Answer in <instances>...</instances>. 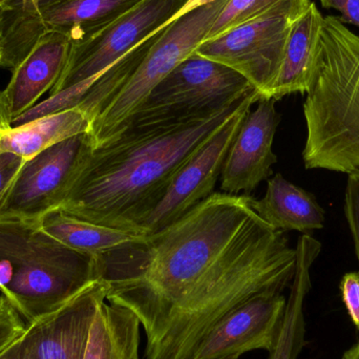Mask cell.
Masks as SVG:
<instances>
[{
	"label": "cell",
	"mask_w": 359,
	"mask_h": 359,
	"mask_svg": "<svg viewBox=\"0 0 359 359\" xmlns=\"http://www.w3.org/2000/svg\"><path fill=\"white\" fill-rule=\"evenodd\" d=\"M107 302L132 311L143 359H189L205 335L253 297L290 286L297 250L251 198L213 192L159 232L99 255Z\"/></svg>",
	"instance_id": "6da1fadb"
},
{
	"label": "cell",
	"mask_w": 359,
	"mask_h": 359,
	"mask_svg": "<svg viewBox=\"0 0 359 359\" xmlns=\"http://www.w3.org/2000/svg\"><path fill=\"white\" fill-rule=\"evenodd\" d=\"M255 92L205 115L128 122L97 147L90 145L86 133L59 210L80 221L141 234L140 226L182 166Z\"/></svg>",
	"instance_id": "7a4b0ae2"
},
{
	"label": "cell",
	"mask_w": 359,
	"mask_h": 359,
	"mask_svg": "<svg viewBox=\"0 0 359 359\" xmlns=\"http://www.w3.org/2000/svg\"><path fill=\"white\" fill-rule=\"evenodd\" d=\"M304 117L307 170H359V36L339 17H324Z\"/></svg>",
	"instance_id": "3957f363"
},
{
	"label": "cell",
	"mask_w": 359,
	"mask_h": 359,
	"mask_svg": "<svg viewBox=\"0 0 359 359\" xmlns=\"http://www.w3.org/2000/svg\"><path fill=\"white\" fill-rule=\"evenodd\" d=\"M99 278L98 257L61 244L38 222L0 219V293L27 325Z\"/></svg>",
	"instance_id": "277c9868"
},
{
	"label": "cell",
	"mask_w": 359,
	"mask_h": 359,
	"mask_svg": "<svg viewBox=\"0 0 359 359\" xmlns=\"http://www.w3.org/2000/svg\"><path fill=\"white\" fill-rule=\"evenodd\" d=\"M228 0H215L177 17L163 27L126 83L90 123L88 140L97 147L113 136L134 115L151 90L205 41Z\"/></svg>",
	"instance_id": "5b68a950"
},
{
	"label": "cell",
	"mask_w": 359,
	"mask_h": 359,
	"mask_svg": "<svg viewBox=\"0 0 359 359\" xmlns=\"http://www.w3.org/2000/svg\"><path fill=\"white\" fill-rule=\"evenodd\" d=\"M252 90L238 72L194 52L151 90L126 123L205 115L233 104Z\"/></svg>",
	"instance_id": "8992f818"
},
{
	"label": "cell",
	"mask_w": 359,
	"mask_h": 359,
	"mask_svg": "<svg viewBox=\"0 0 359 359\" xmlns=\"http://www.w3.org/2000/svg\"><path fill=\"white\" fill-rule=\"evenodd\" d=\"M310 0H288L259 18L198 46L196 54L238 72L261 99L276 81L293 23Z\"/></svg>",
	"instance_id": "52a82bcc"
},
{
	"label": "cell",
	"mask_w": 359,
	"mask_h": 359,
	"mask_svg": "<svg viewBox=\"0 0 359 359\" xmlns=\"http://www.w3.org/2000/svg\"><path fill=\"white\" fill-rule=\"evenodd\" d=\"M187 2L188 0H142L113 22L72 43L67 65L50 96L109 69L176 19Z\"/></svg>",
	"instance_id": "ba28073f"
},
{
	"label": "cell",
	"mask_w": 359,
	"mask_h": 359,
	"mask_svg": "<svg viewBox=\"0 0 359 359\" xmlns=\"http://www.w3.org/2000/svg\"><path fill=\"white\" fill-rule=\"evenodd\" d=\"M259 100V93H253L182 166L163 198L140 226L141 234L151 236L172 225L213 194L230 145L251 107Z\"/></svg>",
	"instance_id": "9c48e42d"
},
{
	"label": "cell",
	"mask_w": 359,
	"mask_h": 359,
	"mask_svg": "<svg viewBox=\"0 0 359 359\" xmlns=\"http://www.w3.org/2000/svg\"><path fill=\"white\" fill-rule=\"evenodd\" d=\"M86 141V133L25 160L0 205V219L38 222L59 208Z\"/></svg>",
	"instance_id": "30bf717a"
},
{
	"label": "cell",
	"mask_w": 359,
	"mask_h": 359,
	"mask_svg": "<svg viewBox=\"0 0 359 359\" xmlns=\"http://www.w3.org/2000/svg\"><path fill=\"white\" fill-rule=\"evenodd\" d=\"M286 307L283 293L253 297L222 318L189 359L240 358L255 350L271 353L278 346Z\"/></svg>",
	"instance_id": "8fae6325"
},
{
	"label": "cell",
	"mask_w": 359,
	"mask_h": 359,
	"mask_svg": "<svg viewBox=\"0 0 359 359\" xmlns=\"http://www.w3.org/2000/svg\"><path fill=\"white\" fill-rule=\"evenodd\" d=\"M249 111L224 162L221 189L225 194H251L269 179L278 161L273 141L280 121L273 99H261Z\"/></svg>",
	"instance_id": "7c38bea8"
},
{
	"label": "cell",
	"mask_w": 359,
	"mask_h": 359,
	"mask_svg": "<svg viewBox=\"0 0 359 359\" xmlns=\"http://www.w3.org/2000/svg\"><path fill=\"white\" fill-rule=\"evenodd\" d=\"M107 291V282L99 278L58 309L27 325L35 358L84 359L93 322Z\"/></svg>",
	"instance_id": "4fadbf2b"
},
{
	"label": "cell",
	"mask_w": 359,
	"mask_h": 359,
	"mask_svg": "<svg viewBox=\"0 0 359 359\" xmlns=\"http://www.w3.org/2000/svg\"><path fill=\"white\" fill-rule=\"evenodd\" d=\"M71 48L69 36L58 32H46L36 38L1 90L11 122L52 90L67 65Z\"/></svg>",
	"instance_id": "5bb4252c"
},
{
	"label": "cell",
	"mask_w": 359,
	"mask_h": 359,
	"mask_svg": "<svg viewBox=\"0 0 359 359\" xmlns=\"http://www.w3.org/2000/svg\"><path fill=\"white\" fill-rule=\"evenodd\" d=\"M323 22L324 17L310 1L291 27L280 71L265 99L278 101L294 93L307 94L316 72Z\"/></svg>",
	"instance_id": "9a60e30c"
},
{
	"label": "cell",
	"mask_w": 359,
	"mask_h": 359,
	"mask_svg": "<svg viewBox=\"0 0 359 359\" xmlns=\"http://www.w3.org/2000/svg\"><path fill=\"white\" fill-rule=\"evenodd\" d=\"M255 212L274 229L303 233L322 229L325 210L314 194L294 185L280 174L268 180L267 190L261 200L251 198Z\"/></svg>",
	"instance_id": "2e32d148"
},
{
	"label": "cell",
	"mask_w": 359,
	"mask_h": 359,
	"mask_svg": "<svg viewBox=\"0 0 359 359\" xmlns=\"http://www.w3.org/2000/svg\"><path fill=\"white\" fill-rule=\"evenodd\" d=\"M90 117L79 107H74L2 130L0 151L29 160L61 141L90 132Z\"/></svg>",
	"instance_id": "e0dca14e"
},
{
	"label": "cell",
	"mask_w": 359,
	"mask_h": 359,
	"mask_svg": "<svg viewBox=\"0 0 359 359\" xmlns=\"http://www.w3.org/2000/svg\"><path fill=\"white\" fill-rule=\"evenodd\" d=\"M140 329L132 311L105 301L93 322L84 359H140Z\"/></svg>",
	"instance_id": "ac0fdd59"
},
{
	"label": "cell",
	"mask_w": 359,
	"mask_h": 359,
	"mask_svg": "<svg viewBox=\"0 0 359 359\" xmlns=\"http://www.w3.org/2000/svg\"><path fill=\"white\" fill-rule=\"evenodd\" d=\"M38 224L43 231L61 244L94 257L115 250L142 236L136 232L76 219L61 212L58 208L46 213Z\"/></svg>",
	"instance_id": "d6986e66"
},
{
	"label": "cell",
	"mask_w": 359,
	"mask_h": 359,
	"mask_svg": "<svg viewBox=\"0 0 359 359\" xmlns=\"http://www.w3.org/2000/svg\"><path fill=\"white\" fill-rule=\"evenodd\" d=\"M320 255L318 247L302 243L297 247V265L287 299L286 313L276 349L269 359H297L305 346L306 325L304 305L311 288L310 270Z\"/></svg>",
	"instance_id": "ffe728a7"
},
{
	"label": "cell",
	"mask_w": 359,
	"mask_h": 359,
	"mask_svg": "<svg viewBox=\"0 0 359 359\" xmlns=\"http://www.w3.org/2000/svg\"><path fill=\"white\" fill-rule=\"evenodd\" d=\"M285 1L288 0H228L205 41L215 39L243 23L259 18Z\"/></svg>",
	"instance_id": "44dd1931"
},
{
	"label": "cell",
	"mask_w": 359,
	"mask_h": 359,
	"mask_svg": "<svg viewBox=\"0 0 359 359\" xmlns=\"http://www.w3.org/2000/svg\"><path fill=\"white\" fill-rule=\"evenodd\" d=\"M27 324L10 302L0 294V353L27 330Z\"/></svg>",
	"instance_id": "7402d4cb"
},
{
	"label": "cell",
	"mask_w": 359,
	"mask_h": 359,
	"mask_svg": "<svg viewBox=\"0 0 359 359\" xmlns=\"http://www.w3.org/2000/svg\"><path fill=\"white\" fill-rule=\"evenodd\" d=\"M344 209L359 263V170L348 174Z\"/></svg>",
	"instance_id": "603a6c76"
},
{
	"label": "cell",
	"mask_w": 359,
	"mask_h": 359,
	"mask_svg": "<svg viewBox=\"0 0 359 359\" xmlns=\"http://www.w3.org/2000/svg\"><path fill=\"white\" fill-rule=\"evenodd\" d=\"M341 292L348 314L359 331V272H350L344 276Z\"/></svg>",
	"instance_id": "cb8c5ba5"
},
{
	"label": "cell",
	"mask_w": 359,
	"mask_h": 359,
	"mask_svg": "<svg viewBox=\"0 0 359 359\" xmlns=\"http://www.w3.org/2000/svg\"><path fill=\"white\" fill-rule=\"evenodd\" d=\"M25 161L20 156L0 151V205Z\"/></svg>",
	"instance_id": "d4e9b609"
},
{
	"label": "cell",
	"mask_w": 359,
	"mask_h": 359,
	"mask_svg": "<svg viewBox=\"0 0 359 359\" xmlns=\"http://www.w3.org/2000/svg\"><path fill=\"white\" fill-rule=\"evenodd\" d=\"M323 8H334L341 14L339 20L359 27V0H320Z\"/></svg>",
	"instance_id": "484cf974"
},
{
	"label": "cell",
	"mask_w": 359,
	"mask_h": 359,
	"mask_svg": "<svg viewBox=\"0 0 359 359\" xmlns=\"http://www.w3.org/2000/svg\"><path fill=\"white\" fill-rule=\"evenodd\" d=\"M0 359H36L32 352L27 330L0 353Z\"/></svg>",
	"instance_id": "4316f807"
},
{
	"label": "cell",
	"mask_w": 359,
	"mask_h": 359,
	"mask_svg": "<svg viewBox=\"0 0 359 359\" xmlns=\"http://www.w3.org/2000/svg\"><path fill=\"white\" fill-rule=\"evenodd\" d=\"M213 1H215V0H188L187 4H186L185 6L182 8L181 12L179 13L178 16L177 17L182 16V15L186 14V13L194 10V8H198V6H204V4H210V2Z\"/></svg>",
	"instance_id": "83f0119b"
},
{
	"label": "cell",
	"mask_w": 359,
	"mask_h": 359,
	"mask_svg": "<svg viewBox=\"0 0 359 359\" xmlns=\"http://www.w3.org/2000/svg\"><path fill=\"white\" fill-rule=\"evenodd\" d=\"M343 359H359V341L344 354Z\"/></svg>",
	"instance_id": "f1b7e54d"
},
{
	"label": "cell",
	"mask_w": 359,
	"mask_h": 359,
	"mask_svg": "<svg viewBox=\"0 0 359 359\" xmlns=\"http://www.w3.org/2000/svg\"><path fill=\"white\" fill-rule=\"evenodd\" d=\"M2 59V37H1V31H0V62H1Z\"/></svg>",
	"instance_id": "f546056e"
},
{
	"label": "cell",
	"mask_w": 359,
	"mask_h": 359,
	"mask_svg": "<svg viewBox=\"0 0 359 359\" xmlns=\"http://www.w3.org/2000/svg\"><path fill=\"white\" fill-rule=\"evenodd\" d=\"M2 130H0V133H1V132H2Z\"/></svg>",
	"instance_id": "4dcf8cb0"
},
{
	"label": "cell",
	"mask_w": 359,
	"mask_h": 359,
	"mask_svg": "<svg viewBox=\"0 0 359 359\" xmlns=\"http://www.w3.org/2000/svg\"><path fill=\"white\" fill-rule=\"evenodd\" d=\"M232 359H238V358H232Z\"/></svg>",
	"instance_id": "1f68e13d"
},
{
	"label": "cell",
	"mask_w": 359,
	"mask_h": 359,
	"mask_svg": "<svg viewBox=\"0 0 359 359\" xmlns=\"http://www.w3.org/2000/svg\"><path fill=\"white\" fill-rule=\"evenodd\" d=\"M0 294H1V293H0Z\"/></svg>",
	"instance_id": "d6a6232c"
}]
</instances>
